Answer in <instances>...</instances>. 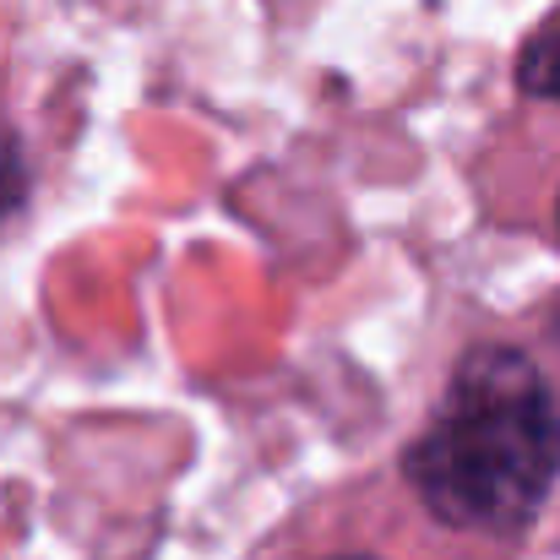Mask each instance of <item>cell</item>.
I'll return each mask as SVG.
<instances>
[{"instance_id":"1","label":"cell","mask_w":560,"mask_h":560,"mask_svg":"<svg viewBox=\"0 0 560 560\" xmlns=\"http://www.w3.org/2000/svg\"><path fill=\"white\" fill-rule=\"evenodd\" d=\"M560 468V413L545 375L517 349H474L408 452V479L424 506L474 534L523 528Z\"/></svg>"},{"instance_id":"2","label":"cell","mask_w":560,"mask_h":560,"mask_svg":"<svg viewBox=\"0 0 560 560\" xmlns=\"http://www.w3.org/2000/svg\"><path fill=\"white\" fill-rule=\"evenodd\" d=\"M523 88L560 104V16L523 49Z\"/></svg>"}]
</instances>
